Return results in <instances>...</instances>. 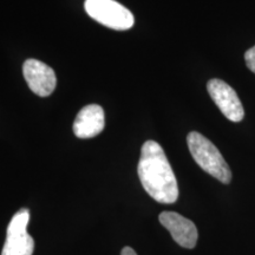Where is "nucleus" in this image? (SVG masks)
<instances>
[{"label": "nucleus", "mask_w": 255, "mask_h": 255, "mask_svg": "<svg viewBox=\"0 0 255 255\" xmlns=\"http://www.w3.org/2000/svg\"><path fill=\"white\" fill-rule=\"evenodd\" d=\"M137 173L144 190L155 201L164 205L176 202L178 199L176 176L163 148L157 142L146 141L143 144Z\"/></svg>", "instance_id": "nucleus-1"}, {"label": "nucleus", "mask_w": 255, "mask_h": 255, "mask_svg": "<svg viewBox=\"0 0 255 255\" xmlns=\"http://www.w3.org/2000/svg\"><path fill=\"white\" fill-rule=\"evenodd\" d=\"M188 148L194 161L206 173L220 182L228 184L232 181V171L219 149L207 137L197 131H191L187 137Z\"/></svg>", "instance_id": "nucleus-2"}, {"label": "nucleus", "mask_w": 255, "mask_h": 255, "mask_svg": "<svg viewBox=\"0 0 255 255\" xmlns=\"http://www.w3.org/2000/svg\"><path fill=\"white\" fill-rule=\"evenodd\" d=\"M84 7L97 23L113 30H129L135 23L131 12L115 0H85Z\"/></svg>", "instance_id": "nucleus-3"}, {"label": "nucleus", "mask_w": 255, "mask_h": 255, "mask_svg": "<svg viewBox=\"0 0 255 255\" xmlns=\"http://www.w3.org/2000/svg\"><path fill=\"white\" fill-rule=\"evenodd\" d=\"M30 221V210L21 208L15 213L8 223L6 240L1 255H32L34 251V240L27 233Z\"/></svg>", "instance_id": "nucleus-4"}, {"label": "nucleus", "mask_w": 255, "mask_h": 255, "mask_svg": "<svg viewBox=\"0 0 255 255\" xmlns=\"http://www.w3.org/2000/svg\"><path fill=\"white\" fill-rule=\"evenodd\" d=\"M209 96L226 119L232 122H241L245 110L240 98L231 85L221 79H210L207 84Z\"/></svg>", "instance_id": "nucleus-5"}, {"label": "nucleus", "mask_w": 255, "mask_h": 255, "mask_svg": "<svg viewBox=\"0 0 255 255\" xmlns=\"http://www.w3.org/2000/svg\"><path fill=\"white\" fill-rule=\"evenodd\" d=\"M23 73L28 88L40 97H47L55 91L56 73L52 68L37 59H27L23 65Z\"/></svg>", "instance_id": "nucleus-6"}, {"label": "nucleus", "mask_w": 255, "mask_h": 255, "mask_svg": "<svg viewBox=\"0 0 255 255\" xmlns=\"http://www.w3.org/2000/svg\"><path fill=\"white\" fill-rule=\"evenodd\" d=\"M159 222L169 231L174 241L181 247L191 250L196 246L199 233L195 223L175 212H163L158 216Z\"/></svg>", "instance_id": "nucleus-7"}, {"label": "nucleus", "mask_w": 255, "mask_h": 255, "mask_svg": "<svg viewBox=\"0 0 255 255\" xmlns=\"http://www.w3.org/2000/svg\"><path fill=\"white\" fill-rule=\"evenodd\" d=\"M104 111L97 104H90L79 111L73 123V132L78 138H92L103 131Z\"/></svg>", "instance_id": "nucleus-8"}, {"label": "nucleus", "mask_w": 255, "mask_h": 255, "mask_svg": "<svg viewBox=\"0 0 255 255\" xmlns=\"http://www.w3.org/2000/svg\"><path fill=\"white\" fill-rule=\"evenodd\" d=\"M245 62H246L247 68L252 72L255 73V45L246 51V53H245Z\"/></svg>", "instance_id": "nucleus-9"}, {"label": "nucleus", "mask_w": 255, "mask_h": 255, "mask_svg": "<svg viewBox=\"0 0 255 255\" xmlns=\"http://www.w3.org/2000/svg\"><path fill=\"white\" fill-rule=\"evenodd\" d=\"M121 255H137V253L131 247H124L121 252Z\"/></svg>", "instance_id": "nucleus-10"}]
</instances>
